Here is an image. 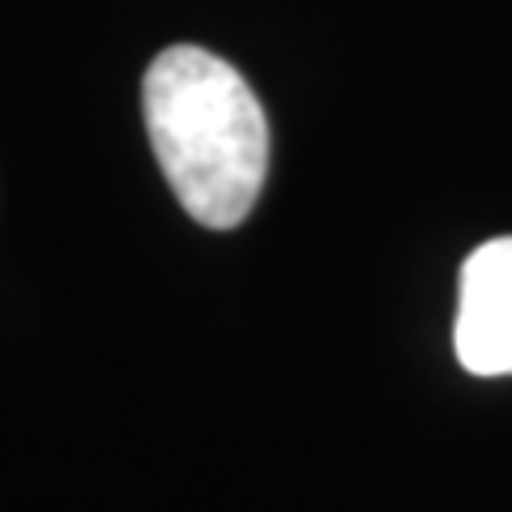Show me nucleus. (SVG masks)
I'll list each match as a JSON object with an SVG mask.
<instances>
[{
	"label": "nucleus",
	"mask_w": 512,
	"mask_h": 512,
	"mask_svg": "<svg viewBox=\"0 0 512 512\" xmlns=\"http://www.w3.org/2000/svg\"><path fill=\"white\" fill-rule=\"evenodd\" d=\"M457 359L474 376H512V235L487 239L461 265Z\"/></svg>",
	"instance_id": "obj_2"
},
{
	"label": "nucleus",
	"mask_w": 512,
	"mask_h": 512,
	"mask_svg": "<svg viewBox=\"0 0 512 512\" xmlns=\"http://www.w3.org/2000/svg\"><path fill=\"white\" fill-rule=\"evenodd\" d=\"M141 107L175 201L210 231L239 227L269 171V124L235 64L175 43L146 69Z\"/></svg>",
	"instance_id": "obj_1"
}]
</instances>
